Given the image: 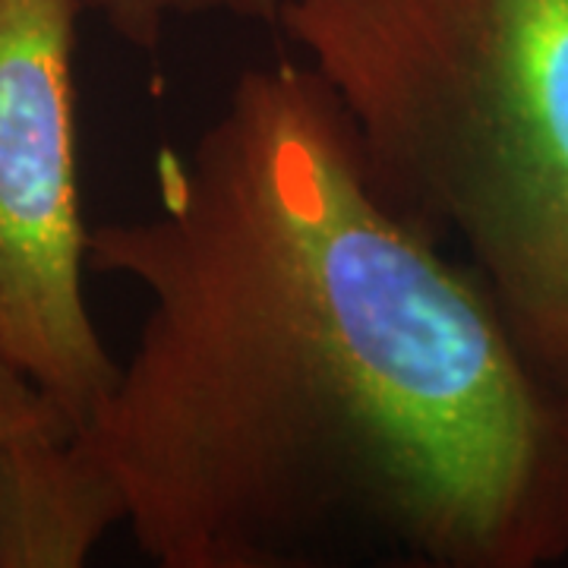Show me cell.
Instances as JSON below:
<instances>
[{"mask_svg": "<svg viewBox=\"0 0 568 568\" xmlns=\"http://www.w3.org/2000/svg\"><path fill=\"white\" fill-rule=\"evenodd\" d=\"M44 426H73L63 410L17 366L0 361V458L17 439ZM77 429V426H73Z\"/></svg>", "mask_w": 568, "mask_h": 568, "instance_id": "cell-6", "label": "cell"}, {"mask_svg": "<svg viewBox=\"0 0 568 568\" xmlns=\"http://www.w3.org/2000/svg\"><path fill=\"white\" fill-rule=\"evenodd\" d=\"M145 291L80 436L162 568H540L568 556V392L369 178L310 63L244 70L159 205L89 227Z\"/></svg>", "mask_w": 568, "mask_h": 568, "instance_id": "cell-1", "label": "cell"}, {"mask_svg": "<svg viewBox=\"0 0 568 568\" xmlns=\"http://www.w3.org/2000/svg\"><path fill=\"white\" fill-rule=\"evenodd\" d=\"M82 0H0V361L82 429L121 366L82 294L73 51Z\"/></svg>", "mask_w": 568, "mask_h": 568, "instance_id": "cell-3", "label": "cell"}, {"mask_svg": "<svg viewBox=\"0 0 568 568\" xmlns=\"http://www.w3.org/2000/svg\"><path fill=\"white\" fill-rule=\"evenodd\" d=\"M114 525L121 499L73 426H44L0 458V568H77Z\"/></svg>", "mask_w": 568, "mask_h": 568, "instance_id": "cell-4", "label": "cell"}, {"mask_svg": "<svg viewBox=\"0 0 568 568\" xmlns=\"http://www.w3.org/2000/svg\"><path fill=\"white\" fill-rule=\"evenodd\" d=\"M369 178L568 392V0H284Z\"/></svg>", "mask_w": 568, "mask_h": 568, "instance_id": "cell-2", "label": "cell"}, {"mask_svg": "<svg viewBox=\"0 0 568 568\" xmlns=\"http://www.w3.org/2000/svg\"><path fill=\"white\" fill-rule=\"evenodd\" d=\"M108 29L140 51H159L164 32L183 20L227 17L250 26H278L284 0H82Z\"/></svg>", "mask_w": 568, "mask_h": 568, "instance_id": "cell-5", "label": "cell"}]
</instances>
